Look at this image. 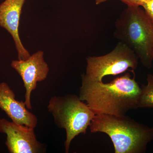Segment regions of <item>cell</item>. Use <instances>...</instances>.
Instances as JSON below:
<instances>
[{"mask_svg":"<svg viewBox=\"0 0 153 153\" xmlns=\"http://www.w3.org/2000/svg\"><path fill=\"white\" fill-rule=\"evenodd\" d=\"M128 72L108 83L94 81L82 74L79 98L85 101L96 114L121 116L138 108L141 91Z\"/></svg>","mask_w":153,"mask_h":153,"instance_id":"obj_1","label":"cell"},{"mask_svg":"<svg viewBox=\"0 0 153 153\" xmlns=\"http://www.w3.org/2000/svg\"><path fill=\"white\" fill-rule=\"evenodd\" d=\"M91 133L106 134L115 153H144L153 140V127L139 123L126 115L96 114L90 126Z\"/></svg>","mask_w":153,"mask_h":153,"instance_id":"obj_2","label":"cell"},{"mask_svg":"<svg viewBox=\"0 0 153 153\" xmlns=\"http://www.w3.org/2000/svg\"><path fill=\"white\" fill-rule=\"evenodd\" d=\"M114 36L131 49L146 68L153 62V22L140 6H128L115 22Z\"/></svg>","mask_w":153,"mask_h":153,"instance_id":"obj_3","label":"cell"},{"mask_svg":"<svg viewBox=\"0 0 153 153\" xmlns=\"http://www.w3.org/2000/svg\"><path fill=\"white\" fill-rule=\"evenodd\" d=\"M47 108L56 126L66 131L64 148L68 153L72 140L80 134H86L95 114L79 97L73 94L52 97Z\"/></svg>","mask_w":153,"mask_h":153,"instance_id":"obj_4","label":"cell"},{"mask_svg":"<svg viewBox=\"0 0 153 153\" xmlns=\"http://www.w3.org/2000/svg\"><path fill=\"white\" fill-rule=\"evenodd\" d=\"M138 58L125 44L119 42L108 54L101 56H88L83 76L94 81H102L104 76L117 75L129 68L134 70L137 67Z\"/></svg>","mask_w":153,"mask_h":153,"instance_id":"obj_5","label":"cell"},{"mask_svg":"<svg viewBox=\"0 0 153 153\" xmlns=\"http://www.w3.org/2000/svg\"><path fill=\"white\" fill-rule=\"evenodd\" d=\"M0 132L5 134V144L10 153L46 152L44 144L36 138L34 128L0 119Z\"/></svg>","mask_w":153,"mask_h":153,"instance_id":"obj_6","label":"cell"},{"mask_svg":"<svg viewBox=\"0 0 153 153\" xmlns=\"http://www.w3.org/2000/svg\"><path fill=\"white\" fill-rule=\"evenodd\" d=\"M11 66L22 77L26 89L25 102L28 109H32L31 97L38 82L47 78L49 67L44 57V52L39 51L26 60H14Z\"/></svg>","mask_w":153,"mask_h":153,"instance_id":"obj_7","label":"cell"},{"mask_svg":"<svg viewBox=\"0 0 153 153\" xmlns=\"http://www.w3.org/2000/svg\"><path fill=\"white\" fill-rule=\"evenodd\" d=\"M25 1L5 0L0 4V26L10 34L15 42L19 60H23L31 55L22 44L19 34L20 16Z\"/></svg>","mask_w":153,"mask_h":153,"instance_id":"obj_8","label":"cell"},{"mask_svg":"<svg viewBox=\"0 0 153 153\" xmlns=\"http://www.w3.org/2000/svg\"><path fill=\"white\" fill-rule=\"evenodd\" d=\"M0 108L15 123L35 128L38 118L28 110L25 102L16 99L14 91L6 82L0 83Z\"/></svg>","mask_w":153,"mask_h":153,"instance_id":"obj_9","label":"cell"},{"mask_svg":"<svg viewBox=\"0 0 153 153\" xmlns=\"http://www.w3.org/2000/svg\"><path fill=\"white\" fill-rule=\"evenodd\" d=\"M146 85L142 86L138 101V108H153V75H147Z\"/></svg>","mask_w":153,"mask_h":153,"instance_id":"obj_10","label":"cell"},{"mask_svg":"<svg viewBox=\"0 0 153 153\" xmlns=\"http://www.w3.org/2000/svg\"><path fill=\"white\" fill-rule=\"evenodd\" d=\"M108 0H95L96 4H100ZM128 6H142L147 0H120Z\"/></svg>","mask_w":153,"mask_h":153,"instance_id":"obj_11","label":"cell"},{"mask_svg":"<svg viewBox=\"0 0 153 153\" xmlns=\"http://www.w3.org/2000/svg\"><path fill=\"white\" fill-rule=\"evenodd\" d=\"M142 7L153 22V0H147Z\"/></svg>","mask_w":153,"mask_h":153,"instance_id":"obj_12","label":"cell"}]
</instances>
